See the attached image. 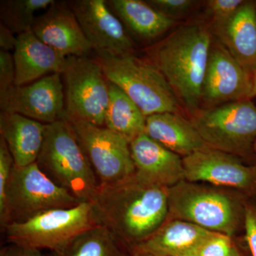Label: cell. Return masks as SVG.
<instances>
[{"mask_svg": "<svg viewBox=\"0 0 256 256\" xmlns=\"http://www.w3.org/2000/svg\"><path fill=\"white\" fill-rule=\"evenodd\" d=\"M99 222L130 250L150 238L169 214L168 188L136 174L121 182L99 185L92 202Z\"/></svg>", "mask_w": 256, "mask_h": 256, "instance_id": "obj_1", "label": "cell"}, {"mask_svg": "<svg viewBox=\"0 0 256 256\" xmlns=\"http://www.w3.org/2000/svg\"><path fill=\"white\" fill-rule=\"evenodd\" d=\"M214 34L203 21L184 24L152 48L163 74L188 118L201 108L202 89Z\"/></svg>", "mask_w": 256, "mask_h": 256, "instance_id": "obj_2", "label": "cell"}, {"mask_svg": "<svg viewBox=\"0 0 256 256\" xmlns=\"http://www.w3.org/2000/svg\"><path fill=\"white\" fill-rule=\"evenodd\" d=\"M248 198L234 190L183 180L168 188V220H184L210 232L242 236Z\"/></svg>", "mask_w": 256, "mask_h": 256, "instance_id": "obj_3", "label": "cell"}, {"mask_svg": "<svg viewBox=\"0 0 256 256\" xmlns=\"http://www.w3.org/2000/svg\"><path fill=\"white\" fill-rule=\"evenodd\" d=\"M58 186L82 202H92L99 182L67 120L45 126L44 141L36 162Z\"/></svg>", "mask_w": 256, "mask_h": 256, "instance_id": "obj_4", "label": "cell"}, {"mask_svg": "<svg viewBox=\"0 0 256 256\" xmlns=\"http://www.w3.org/2000/svg\"><path fill=\"white\" fill-rule=\"evenodd\" d=\"M96 60L106 78L122 89L146 117L162 112L181 114L182 108L178 98L150 60L134 54L119 56L97 54Z\"/></svg>", "mask_w": 256, "mask_h": 256, "instance_id": "obj_5", "label": "cell"}, {"mask_svg": "<svg viewBox=\"0 0 256 256\" xmlns=\"http://www.w3.org/2000/svg\"><path fill=\"white\" fill-rule=\"evenodd\" d=\"M188 118L210 148L255 164L256 106L250 99L200 108Z\"/></svg>", "mask_w": 256, "mask_h": 256, "instance_id": "obj_6", "label": "cell"}, {"mask_svg": "<svg viewBox=\"0 0 256 256\" xmlns=\"http://www.w3.org/2000/svg\"><path fill=\"white\" fill-rule=\"evenodd\" d=\"M98 224L94 204L86 202L72 208L47 210L26 222L6 224L2 229L9 244L54 252Z\"/></svg>", "mask_w": 256, "mask_h": 256, "instance_id": "obj_7", "label": "cell"}, {"mask_svg": "<svg viewBox=\"0 0 256 256\" xmlns=\"http://www.w3.org/2000/svg\"><path fill=\"white\" fill-rule=\"evenodd\" d=\"M60 75L65 95L64 119L105 126L108 80L98 62L88 56H69Z\"/></svg>", "mask_w": 256, "mask_h": 256, "instance_id": "obj_8", "label": "cell"}, {"mask_svg": "<svg viewBox=\"0 0 256 256\" xmlns=\"http://www.w3.org/2000/svg\"><path fill=\"white\" fill-rule=\"evenodd\" d=\"M82 203L47 176L36 163L14 164L6 192L4 223L26 222L47 210L72 208Z\"/></svg>", "mask_w": 256, "mask_h": 256, "instance_id": "obj_9", "label": "cell"}, {"mask_svg": "<svg viewBox=\"0 0 256 256\" xmlns=\"http://www.w3.org/2000/svg\"><path fill=\"white\" fill-rule=\"evenodd\" d=\"M72 124L99 185L121 182L136 174L130 142L105 126L82 120H68Z\"/></svg>", "mask_w": 256, "mask_h": 256, "instance_id": "obj_10", "label": "cell"}, {"mask_svg": "<svg viewBox=\"0 0 256 256\" xmlns=\"http://www.w3.org/2000/svg\"><path fill=\"white\" fill-rule=\"evenodd\" d=\"M185 180L244 194L256 200V168L208 146L183 158Z\"/></svg>", "mask_w": 256, "mask_h": 256, "instance_id": "obj_11", "label": "cell"}, {"mask_svg": "<svg viewBox=\"0 0 256 256\" xmlns=\"http://www.w3.org/2000/svg\"><path fill=\"white\" fill-rule=\"evenodd\" d=\"M254 76L214 36L202 89L201 108L252 98Z\"/></svg>", "mask_w": 256, "mask_h": 256, "instance_id": "obj_12", "label": "cell"}, {"mask_svg": "<svg viewBox=\"0 0 256 256\" xmlns=\"http://www.w3.org/2000/svg\"><path fill=\"white\" fill-rule=\"evenodd\" d=\"M3 112H14L44 124L65 118V95L62 75L50 74L24 86H12L0 95Z\"/></svg>", "mask_w": 256, "mask_h": 256, "instance_id": "obj_13", "label": "cell"}, {"mask_svg": "<svg viewBox=\"0 0 256 256\" xmlns=\"http://www.w3.org/2000/svg\"><path fill=\"white\" fill-rule=\"evenodd\" d=\"M68 4L97 54L112 56L134 54V42L107 1L74 0Z\"/></svg>", "mask_w": 256, "mask_h": 256, "instance_id": "obj_14", "label": "cell"}, {"mask_svg": "<svg viewBox=\"0 0 256 256\" xmlns=\"http://www.w3.org/2000/svg\"><path fill=\"white\" fill-rule=\"evenodd\" d=\"M68 2L55 1L36 16L32 32L64 56H88L92 48Z\"/></svg>", "mask_w": 256, "mask_h": 256, "instance_id": "obj_15", "label": "cell"}, {"mask_svg": "<svg viewBox=\"0 0 256 256\" xmlns=\"http://www.w3.org/2000/svg\"><path fill=\"white\" fill-rule=\"evenodd\" d=\"M130 146L140 180L168 188L185 180L183 158L146 133L132 140Z\"/></svg>", "mask_w": 256, "mask_h": 256, "instance_id": "obj_16", "label": "cell"}, {"mask_svg": "<svg viewBox=\"0 0 256 256\" xmlns=\"http://www.w3.org/2000/svg\"><path fill=\"white\" fill-rule=\"evenodd\" d=\"M16 37L12 54L15 86L26 85L50 74H60L66 57L42 42L32 31Z\"/></svg>", "mask_w": 256, "mask_h": 256, "instance_id": "obj_17", "label": "cell"}, {"mask_svg": "<svg viewBox=\"0 0 256 256\" xmlns=\"http://www.w3.org/2000/svg\"><path fill=\"white\" fill-rule=\"evenodd\" d=\"M210 30L254 76L256 73V1L244 2L228 22Z\"/></svg>", "mask_w": 256, "mask_h": 256, "instance_id": "obj_18", "label": "cell"}, {"mask_svg": "<svg viewBox=\"0 0 256 256\" xmlns=\"http://www.w3.org/2000/svg\"><path fill=\"white\" fill-rule=\"evenodd\" d=\"M213 232L178 220H166L150 238L131 252L159 256H194Z\"/></svg>", "mask_w": 256, "mask_h": 256, "instance_id": "obj_19", "label": "cell"}, {"mask_svg": "<svg viewBox=\"0 0 256 256\" xmlns=\"http://www.w3.org/2000/svg\"><path fill=\"white\" fill-rule=\"evenodd\" d=\"M144 133L182 158L210 146L190 119L178 112H162L148 116Z\"/></svg>", "mask_w": 256, "mask_h": 256, "instance_id": "obj_20", "label": "cell"}, {"mask_svg": "<svg viewBox=\"0 0 256 256\" xmlns=\"http://www.w3.org/2000/svg\"><path fill=\"white\" fill-rule=\"evenodd\" d=\"M45 126L14 112H0V137L8 144L16 166L36 162L44 141Z\"/></svg>", "mask_w": 256, "mask_h": 256, "instance_id": "obj_21", "label": "cell"}, {"mask_svg": "<svg viewBox=\"0 0 256 256\" xmlns=\"http://www.w3.org/2000/svg\"><path fill=\"white\" fill-rule=\"evenodd\" d=\"M108 4L124 28L134 36L151 42L178 24L166 18L146 1L109 0Z\"/></svg>", "mask_w": 256, "mask_h": 256, "instance_id": "obj_22", "label": "cell"}, {"mask_svg": "<svg viewBox=\"0 0 256 256\" xmlns=\"http://www.w3.org/2000/svg\"><path fill=\"white\" fill-rule=\"evenodd\" d=\"M48 256H132L130 248L102 224L84 230Z\"/></svg>", "mask_w": 256, "mask_h": 256, "instance_id": "obj_23", "label": "cell"}, {"mask_svg": "<svg viewBox=\"0 0 256 256\" xmlns=\"http://www.w3.org/2000/svg\"><path fill=\"white\" fill-rule=\"evenodd\" d=\"M108 89L105 127L120 134L130 142L144 133L146 116L122 89L109 80Z\"/></svg>", "mask_w": 256, "mask_h": 256, "instance_id": "obj_24", "label": "cell"}, {"mask_svg": "<svg viewBox=\"0 0 256 256\" xmlns=\"http://www.w3.org/2000/svg\"><path fill=\"white\" fill-rule=\"evenodd\" d=\"M54 0H2L0 20L14 34L32 31L36 13L47 10L54 3Z\"/></svg>", "mask_w": 256, "mask_h": 256, "instance_id": "obj_25", "label": "cell"}, {"mask_svg": "<svg viewBox=\"0 0 256 256\" xmlns=\"http://www.w3.org/2000/svg\"><path fill=\"white\" fill-rule=\"evenodd\" d=\"M194 256H252L244 236L232 237L212 232Z\"/></svg>", "mask_w": 256, "mask_h": 256, "instance_id": "obj_26", "label": "cell"}, {"mask_svg": "<svg viewBox=\"0 0 256 256\" xmlns=\"http://www.w3.org/2000/svg\"><path fill=\"white\" fill-rule=\"evenodd\" d=\"M14 162L8 144L0 137V225L2 226L6 216V192Z\"/></svg>", "mask_w": 256, "mask_h": 256, "instance_id": "obj_27", "label": "cell"}, {"mask_svg": "<svg viewBox=\"0 0 256 256\" xmlns=\"http://www.w3.org/2000/svg\"><path fill=\"white\" fill-rule=\"evenodd\" d=\"M244 0H210L206 3L207 14L210 18V30L218 28L228 22L239 8Z\"/></svg>", "mask_w": 256, "mask_h": 256, "instance_id": "obj_28", "label": "cell"}, {"mask_svg": "<svg viewBox=\"0 0 256 256\" xmlns=\"http://www.w3.org/2000/svg\"><path fill=\"white\" fill-rule=\"evenodd\" d=\"M146 2L166 18L175 22L186 18L198 3L193 0H146Z\"/></svg>", "mask_w": 256, "mask_h": 256, "instance_id": "obj_29", "label": "cell"}, {"mask_svg": "<svg viewBox=\"0 0 256 256\" xmlns=\"http://www.w3.org/2000/svg\"><path fill=\"white\" fill-rule=\"evenodd\" d=\"M244 238L252 256H256V200L248 198L246 204Z\"/></svg>", "mask_w": 256, "mask_h": 256, "instance_id": "obj_30", "label": "cell"}, {"mask_svg": "<svg viewBox=\"0 0 256 256\" xmlns=\"http://www.w3.org/2000/svg\"><path fill=\"white\" fill-rule=\"evenodd\" d=\"M16 72L14 58L10 52L0 50V95L14 85Z\"/></svg>", "mask_w": 256, "mask_h": 256, "instance_id": "obj_31", "label": "cell"}, {"mask_svg": "<svg viewBox=\"0 0 256 256\" xmlns=\"http://www.w3.org/2000/svg\"><path fill=\"white\" fill-rule=\"evenodd\" d=\"M0 256H44L42 250L9 244L0 250Z\"/></svg>", "mask_w": 256, "mask_h": 256, "instance_id": "obj_32", "label": "cell"}, {"mask_svg": "<svg viewBox=\"0 0 256 256\" xmlns=\"http://www.w3.org/2000/svg\"><path fill=\"white\" fill-rule=\"evenodd\" d=\"M18 37L14 36V34L11 30L0 24V50L10 52L14 50Z\"/></svg>", "mask_w": 256, "mask_h": 256, "instance_id": "obj_33", "label": "cell"}, {"mask_svg": "<svg viewBox=\"0 0 256 256\" xmlns=\"http://www.w3.org/2000/svg\"><path fill=\"white\" fill-rule=\"evenodd\" d=\"M256 97V73L254 76V88H252V98Z\"/></svg>", "mask_w": 256, "mask_h": 256, "instance_id": "obj_34", "label": "cell"}, {"mask_svg": "<svg viewBox=\"0 0 256 256\" xmlns=\"http://www.w3.org/2000/svg\"><path fill=\"white\" fill-rule=\"evenodd\" d=\"M132 256H159L152 255V254H140V252H132Z\"/></svg>", "mask_w": 256, "mask_h": 256, "instance_id": "obj_35", "label": "cell"}, {"mask_svg": "<svg viewBox=\"0 0 256 256\" xmlns=\"http://www.w3.org/2000/svg\"><path fill=\"white\" fill-rule=\"evenodd\" d=\"M254 156H255V164H254V166L256 168V143L255 146H254Z\"/></svg>", "mask_w": 256, "mask_h": 256, "instance_id": "obj_36", "label": "cell"}]
</instances>
